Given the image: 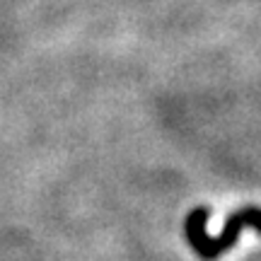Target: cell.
I'll return each mask as SVG.
<instances>
[{
  "mask_svg": "<svg viewBox=\"0 0 261 261\" xmlns=\"http://www.w3.org/2000/svg\"><path fill=\"white\" fill-rule=\"evenodd\" d=\"M208 218H211V208L208 205H196V208H191V213L184 220V234H187L189 244L196 252V256L203 261H215L218 256H223L227 249H232L244 227L259 230V208L256 205H247V208L234 211L227 218L223 232L218 237H211L208 230H205L208 227Z\"/></svg>",
  "mask_w": 261,
  "mask_h": 261,
  "instance_id": "cell-1",
  "label": "cell"
}]
</instances>
